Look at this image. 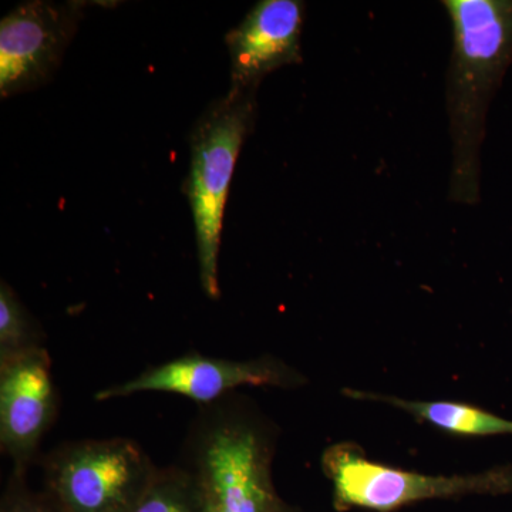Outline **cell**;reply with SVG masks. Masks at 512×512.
<instances>
[{
	"mask_svg": "<svg viewBox=\"0 0 512 512\" xmlns=\"http://www.w3.org/2000/svg\"><path fill=\"white\" fill-rule=\"evenodd\" d=\"M454 46L447 80L453 141L450 200H480V148L494 93L512 62V2L446 0Z\"/></svg>",
	"mask_w": 512,
	"mask_h": 512,
	"instance_id": "obj_1",
	"label": "cell"
},
{
	"mask_svg": "<svg viewBox=\"0 0 512 512\" xmlns=\"http://www.w3.org/2000/svg\"><path fill=\"white\" fill-rule=\"evenodd\" d=\"M256 92L228 90L195 124L190 137L187 197L194 218L202 291L220 298V256L225 205L239 153L254 130Z\"/></svg>",
	"mask_w": 512,
	"mask_h": 512,
	"instance_id": "obj_2",
	"label": "cell"
},
{
	"mask_svg": "<svg viewBox=\"0 0 512 512\" xmlns=\"http://www.w3.org/2000/svg\"><path fill=\"white\" fill-rule=\"evenodd\" d=\"M157 468L134 441H80L46 461L47 488L60 512H126Z\"/></svg>",
	"mask_w": 512,
	"mask_h": 512,
	"instance_id": "obj_3",
	"label": "cell"
},
{
	"mask_svg": "<svg viewBox=\"0 0 512 512\" xmlns=\"http://www.w3.org/2000/svg\"><path fill=\"white\" fill-rule=\"evenodd\" d=\"M323 467L332 480L339 508L390 512L437 498L512 491V471L508 468L473 476H424L377 464L348 446L329 448Z\"/></svg>",
	"mask_w": 512,
	"mask_h": 512,
	"instance_id": "obj_4",
	"label": "cell"
},
{
	"mask_svg": "<svg viewBox=\"0 0 512 512\" xmlns=\"http://www.w3.org/2000/svg\"><path fill=\"white\" fill-rule=\"evenodd\" d=\"M208 417L195 441L192 470L204 512H279L256 431L224 417V410Z\"/></svg>",
	"mask_w": 512,
	"mask_h": 512,
	"instance_id": "obj_5",
	"label": "cell"
},
{
	"mask_svg": "<svg viewBox=\"0 0 512 512\" xmlns=\"http://www.w3.org/2000/svg\"><path fill=\"white\" fill-rule=\"evenodd\" d=\"M86 3L23 2L0 22V94L35 90L52 79L83 18Z\"/></svg>",
	"mask_w": 512,
	"mask_h": 512,
	"instance_id": "obj_6",
	"label": "cell"
},
{
	"mask_svg": "<svg viewBox=\"0 0 512 512\" xmlns=\"http://www.w3.org/2000/svg\"><path fill=\"white\" fill-rule=\"evenodd\" d=\"M292 383L289 370L272 360L215 359L185 355L144 370L141 375L96 393V400L119 399L138 393L163 392L194 402H217L224 394L242 386H282Z\"/></svg>",
	"mask_w": 512,
	"mask_h": 512,
	"instance_id": "obj_7",
	"label": "cell"
},
{
	"mask_svg": "<svg viewBox=\"0 0 512 512\" xmlns=\"http://www.w3.org/2000/svg\"><path fill=\"white\" fill-rule=\"evenodd\" d=\"M52 360L43 348L0 360V443L22 471L55 416Z\"/></svg>",
	"mask_w": 512,
	"mask_h": 512,
	"instance_id": "obj_8",
	"label": "cell"
},
{
	"mask_svg": "<svg viewBox=\"0 0 512 512\" xmlns=\"http://www.w3.org/2000/svg\"><path fill=\"white\" fill-rule=\"evenodd\" d=\"M305 3L262 0L225 36L231 59V90L256 92L266 74L301 62Z\"/></svg>",
	"mask_w": 512,
	"mask_h": 512,
	"instance_id": "obj_9",
	"label": "cell"
},
{
	"mask_svg": "<svg viewBox=\"0 0 512 512\" xmlns=\"http://www.w3.org/2000/svg\"><path fill=\"white\" fill-rule=\"evenodd\" d=\"M353 399L373 400L414 414L421 420L433 424L437 429L450 431L463 436H497L512 434V421L493 413L484 412L470 404L454 402H413L399 397L383 396V394L356 392L348 390Z\"/></svg>",
	"mask_w": 512,
	"mask_h": 512,
	"instance_id": "obj_10",
	"label": "cell"
},
{
	"mask_svg": "<svg viewBox=\"0 0 512 512\" xmlns=\"http://www.w3.org/2000/svg\"><path fill=\"white\" fill-rule=\"evenodd\" d=\"M126 512H204L197 477L180 467L157 470Z\"/></svg>",
	"mask_w": 512,
	"mask_h": 512,
	"instance_id": "obj_11",
	"label": "cell"
},
{
	"mask_svg": "<svg viewBox=\"0 0 512 512\" xmlns=\"http://www.w3.org/2000/svg\"><path fill=\"white\" fill-rule=\"evenodd\" d=\"M40 348L39 328L16 293L0 285V360Z\"/></svg>",
	"mask_w": 512,
	"mask_h": 512,
	"instance_id": "obj_12",
	"label": "cell"
},
{
	"mask_svg": "<svg viewBox=\"0 0 512 512\" xmlns=\"http://www.w3.org/2000/svg\"><path fill=\"white\" fill-rule=\"evenodd\" d=\"M6 512H53V510L47 508L46 505L40 504L39 501L33 500V498H19V500L10 505L9 510Z\"/></svg>",
	"mask_w": 512,
	"mask_h": 512,
	"instance_id": "obj_13",
	"label": "cell"
}]
</instances>
